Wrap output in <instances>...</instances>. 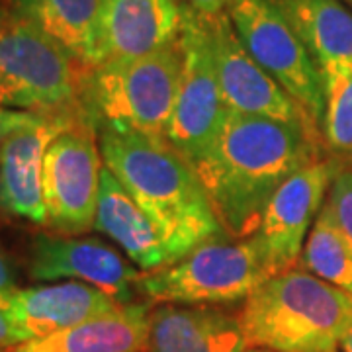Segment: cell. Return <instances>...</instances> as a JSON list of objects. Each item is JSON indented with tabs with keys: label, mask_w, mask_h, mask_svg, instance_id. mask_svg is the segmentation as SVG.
Wrapping results in <instances>:
<instances>
[{
	"label": "cell",
	"mask_w": 352,
	"mask_h": 352,
	"mask_svg": "<svg viewBox=\"0 0 352 352\" xmlns=\"http://www.w3.org/2000/svg\"><path fill=\"white\" fill-rule=\"evenodd\" d=\"M317 139V129L305 124L227 112L194 168L229 239H247L258 229L276 190L319 159Z\"/></svg>",
	"instance_id": "1"
},
{
	"label": "cell",
	"mask_w": 352,
	"mask_h": 352,
	"mask_svg": "<svg viewBox=\"0 0 352 352\" xmlns=\"http://www.w3.org/2000/svg\"><path fill=\"white\" fill-rule=\"evenodd\" d=\"M96 129L104 166L149 215L170 263L226 235L196 168L166 139L110 122Z\"/></svg>",
	"instance_id": "2"
},
{
	"label": "cell",
	"mask_w": 352,
	"mask_h": 352,
	"mask_svg": "<svg viewBox=\"0 0 352 352\" xmlns=\"http://www.w3.org/2000/svg\"><path fill=\"white\" fill-rule=\"evenodd\" d=\"M239 319L249 346L337 352L352 325V296L296 266L249 296Z\"/></svg>",
	"instance_id": "3"
},
{
	"label": "cell",
	"mask_w": 352,
	"mask_h": 352,
	"mask_svg": "<svg viewBox=\"0 0 352 352\" xmlns=\"http://www.w3.org/2000/svg\"><path fill=\"white\" fill-rule=\"evenodd\" d=\"M85 73L67 51L12 6L0 4V106L20 112L75 113Z\"/></svg>",
	"instance_id": "4"
},
{
	"label": "cell",
	"mask_w": 352,
	"mask_h": 352,
	"mask_svg": "<svg viewBox=\"0 0 352 352\" xmlns=\"http://www.w3.org/2000/svg\"><path fill=\"white\" fill-rule=\"evenodd\" d=\"M182 73L180 36L138 59L106 61L87 69L85 96L98 122L129 126L164 138Z\"/></svg>",
	"instance_id": "5"
},
{
	"label": "cell",
	"mask_w": 352,
	"mask_h": 352,
	"mask_svg": "<svg viewBox=\"0 0 352 352\" xmlns=\"http://www.w3.org/2000/svg\"><path fill=\"white\" fill-rule=\"evenodd\" d=\"M268 278L272 276L252 237L235 241L223 235L143 274L139 289L155 305H231L245 302Z\"/></svg>",
	"instance_id": "6"
},
{
	"label": "cell",
	"mask_w": 352,
	"mask_h": 352,
	"mask_svg": "<svg viewBox=\"0 0 352 352\" xmlns=\"http://www.w3.org/2000/svg\"><path fill=\"white\" fill-rule=\"evenodd\" d=\"M226 12L245 50L317 126L325 94L321 71L274 0H229Z\"/></svg>",
	"instance_id": "7"
},
{
	"label": "cell",
	"mask_w": 352,
	"mask_h": 352,
	"mask_svg": "<svg viewBox=\"0 0 352 352\" xmlns=\"http://www.w3.org/2000/svg\"><path fill=\"white\" fill-rule=\"evenodd\" d=\"M102 168L96 120L78 113L43 155L45 226L61 233H87L94 227Z\"/></svg>",
	"instance_id": "8"
},
{
	"label": "cell",
	"mask_w": 352,
	"mask_h": 352,
	"mask_svg": "<svg viewBox=\"0 0 352 352\" xmlns=\"http://www.w3.org/2000/svg\"><path fill=\"white\" fill-rule=\"evenodd\" d=\"M180 45L182 73L164 139L196 166L214 145L229 110L215 73L206 18L190 8H182Z\"/></svg>",
	"instance_id": "9"
},
{
	"label": "cell",
	"mask_w": 352,
	"mask_h": 352,
	"mask_svg": "<svg viewBox=\"0 0 352 352\" xmlns=\"http://www.w3.org/2000/svg\"><path fill=\"white\" fill-rule=\"evenodd\" d=\"M337 170V161L317 159L289 176L270 198L261 226L251 235L270 276L288 272L300 263L305 237L323 208Z\"/></svg>",
	"instance_id": "10"
},
{
	"label": "cell",
	"mask_w": 352,
	"mask_h": 352,
	"mask_svg": "<svg viewBox=\"0 0 352 352\" xmlns=\"http://www.w3.org/2000/svg\"><path fill=\"white\" fill-rule=\"evenodd\" d=\"M204 18L221 96L229 112L305 124L315 129L319 127L302 106L249 55L226 10Z\"/></svg>",
	"instance_id": "11"
},
{
	"label": "cell",
	"mask_w": 352,
	"mask_h": 352,
	"mask_svg": "<svg viewBox=\"0 0 352 352\" xmlns=\"http://www.w3.org/2000/svg\"><path fill=\"white\" fill-rule=\"evenodd\" d=\"M30 276L41 282L76 280L102 289L122 305L133 303L141 274L98 239L38 235L30 249Z\"/></svg>",
	"instance_id": "12"
},
{
	"label": "cell",
	"mask_w": 352,
	"mask_h": 352,
	"mask_svg": "<svg viewBox=\"0 0 352 352\" xmlns=\"http://www.w3.org/2000/svg\"><path fill=\"white\" fill-rule=\"evenodd\" d=\"M8 300L22 342L50 337L122 307L102 289L76 280L16 288Z\"/></svg>",
	"instance_id": "13"
},
{
	"label": "cell",
	"mask_w": 352,
	"mask_h": 352,
	"mask_svg": "<svg viewBox=\"0 0 352 352\" xmlns=\"http://www.w3.org/2000/svg\"><path fill=\"white\" fill-rule=\"evenodd\" d=\"M78 113L50 116L36 126L24 127L0 145V208L6 214L45 226L43 204V155L65 126Z\"/></svg>",
	"instance_id": "14"
},
{
	"label": "cell",
	"mask_w": 352,
	"mask_h": 352,
	"mask_svg": "<svg viewBox=\"0 0 352 352\" xmlns=\"http://www.w3.org/2000/svg\"><path fill=\"white\" fill-rule=\"evenodd\" d=\"M180 30L182 6L176 0H104L98 65L149 55L176 41Z\"/></svg>",
	"instance_id": "15"
},
{
	"label": "cell",
	"mask_w": 352,
	"mask_h": 352,
	"mask_svg": "<svg viewBox=\"0 0 352 352\" xmlns=\"http://www.w3.org/2000/svg\"><path fill=\"white\" fill-rule=\"evenodd\" d=\"M239 315L221 305H153L143 352H245Z\"/></svg>",
	"instance_id": "16"
},
{
	"label": "cell",
	"mask_w": 352,
	"mask_h": 352,
	"mask_svg": "<svg viewBox=\"0 0 352 352\" xmlns=\"http://www.w3.org/2000/svg\"><path fill=\"white\" fill-rule=\"evenodd\" d=\"M94 227L116 241L145 274L170 264L163 239L149 215L106 166L102 168Z\"/></svg>",
	"instance_id": "17"
},
{
	"label": "cell",
	"mask_w": 352,
	"mask_h": 352,
	"mask_svg": "<svg viewBox=\"0 0 352 352\" xmlns=\"http://www.w3.org/2000/svg\"><path fill=\"white\" fill-rule=\"evenodd\" d=\"M151 307V302L127 303L112 314L2 352H143Z\"/></svg>",
	"instance_id": "18"
},
{
	"label": "cell",
	"mask_w": 352,
	"mask_h": 352,
	"mask_svg": "<svg viewBox=\"0 0 352 352\" xmlns=\"http://www.w3.org/2000/svg\"><path fill=\"white\" fill-rule=\"evenodd\" d=\"M16 12L57 41L85 69L98 65L104 0H10Z\"/></svg>",
	"instance_id": "19"
},
{
	"label": "cell",
	"mask_w": 352,
	"mask_h": 352,
	"mask_svg": "<svg viewBox=\"0 0 352 352\" xmlns=\"http://www.w3.org/2000/svg\"><path fill=\"white\" fill-rule=\"evenodd\" d=\"M317 67L352 63V12L342 0H274Z\"/></svg>",
	"instance_id": "20"
},
{
	"label": "cell",
	"mask_w": 352,
	"mask_h": 352,
	"mask_svg": "<svg viewBox=\"0 0 352 352\" xmlns=\"http://www.w3.org/2000/svg\"><path fill=\"white\" fill-rule=\"evenodd\" d=\"M302 268L352 296V251L333 223L327 204H323L303 245Z\"/></svg>",
	"instance_id": "21"
},
{
	"label": "cell",
	"mask_w": 352,
	"mask_h": 352,
	"mask_svg": "<svg viewBox=\"0 0 352 352\" xmlns=\"http://www.w3.org/2000/svg\"><path fill=\"white\" fill-rule=\"evenodd\" d=\"M325 110L323 135L333 151L352 157V63L321 67Z\"/></svg>",
	"instance_id": "22"
},
{
	"label": "cell",
	"mask_w": 352,
	"mask_h": 352,
	"mask_svg": "<svg viewBox=\"0 0 352 352\" xmlns=\"http://www.w3.org/2000/svg\"><path fill=\"white\" fill-rule=\"evenodd\" d=\"M325 204L339 235L352 251V168L339 166Z\"/></svg>",
	"instance_id": "23"
},
{
	"label": "cell",
	"mask_w": 352,
	"mask_h": 352,
	"mask_svg": "<svg viewBox=\"0 0 352 352\" xmlns=\"http://www.w3.org/2000/svg\"><path fill=\"white\" fill-rule=\"evenodd\" d=\"M45 118H50V116L34 112H20V110H8V108H2L0 106V145H2V141L8 138V135H12L16 131L24 129V127L36 126L39 122H43Z\"/></svg>",
	"instance_id": "24"
},
{
	"label": "cell",
	"mask_w": 352,
	"mask_h": 352,
	"mask_svg": "<svg viewBox=\"0 0 352 352\" xmlns=\"http://www.w3.org/2000/svg\"><path fill=\"white\" fill-rule=\"evenodd\" d=\"M12 294V292H10ZM10 294H0V351L22 344L10 314Z\"/></svg>",
	"instance_id": "25"
},
{
	"label": "cell",
	"mask_w": 352,
	"mask_h": 352,
	"mask_svg": "<svg viewBox=\"0 0 352 352\" xmlns=\"http://www.w3.org/2000/svg\"><path fill=\"white\" fill-rule=\"evenodd\" d=\"M178 2V0H176ZM229 0H182V8H190L201 16H215L223 12Z\"/></svg>",
	"instance_id": "26"
},
{
	"label": "cell",
	"mask_w": 352,
	"mask_h": 352,
	"mask_svg": "<svg viewBox=\"0 0 352 352\" xmlns=\"http://www.w3.org/2000/svg\"><path fill=\"white\" fill-rule=\"evenodd\" d=\"M16 286V274H14V268L8 256L4 254V251L0 249V294H10Z\"/></svg>",
	"instance_id": "27"
},
{
	"label": "cell",
	"mask_w": 352,
	"mask_h": 352,
	"mask_svg": "<svg viewBox=\"0 0 352 352\" xmlns=\"http://www.w3.org/2000/svg\"><path fill=\"white\" fill-rule=\"evenodd\" d=\"M340 351L352 352V325H351V329L346 331V335L342 337V340H340Z\"/></svg>",
	"instance_id": "28"
},
{
	"label": "cell",
	"mask_w": 352,
	"mask_h": 352,
	"mask_svg": "<svg viewBox=\"0 0 352 352\" xmlns=\"http://www.w3.org/2000/svg\"><path fill=\"white\" fill-rule=\"evenodd\" d=\"M245 352H276V351H270V349H261V346H249Z\"/></svg>",
	"instance_id": "29"
},
{
	"label": "cell",
	"mask_w": 352,
	"mask_h": 352,
	"mask_svg": "<svg viewBox=\"0 0 352 352\" xmlns=\"http://www.w3.org/2000/svg\"><path fill=\"white\" fill-rule=\"evenodd\" d=\"M342 2H344L346 6H351V8H352V0H342Z\"/></svg>",
	"instance_id": "30"
},
{
	"label": "cell",
	"mask_w": 352,
	"mask_h": 352,
	"mask_svg": "<svg viewBox=\"0 0 352 352\" xmlns=\"http://www.w3.org/2000/svg\"><path fill=\"white\" fill-rule=\"evenodd\" d=\"M0 352H2V351H0Z\"/></svg>",
	"instance_id": "31"
}]
</instances>
